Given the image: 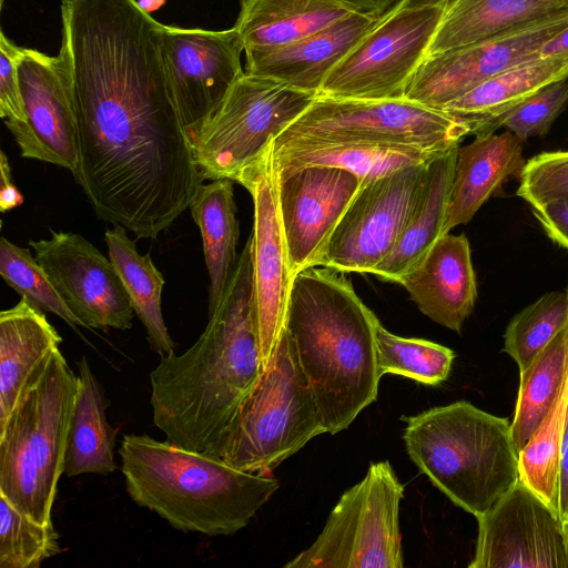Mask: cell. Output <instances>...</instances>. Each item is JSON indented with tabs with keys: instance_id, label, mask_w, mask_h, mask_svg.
Masks as SVG:
<instances>
[{
	"instance_id": "6da1fadb",
	"label": "cell",
	"mask_w": 568,
	"mask_h": 568,
	"mask_svg": "<svg viewBox=\"0 0 568 568\" xmlns=\"http://www.w3.org/2000/svg\"><path fill=\"white\" fill-rule=\"evenodd\" d=\"M78 115L72 172L99 219L156 239L205 180L175 108L159 24L136 0H62Z\"/></svg>"
},
{
	"instance_id": "7a4b0ae2",
	"label": "cell",
	"mask_w": 568,
	"mask_h": 568,
	"mask_svg": "<svg viewBox=\"0 0 568 568\" xmlns=\"http://www.w3.org/2000/svg\"><path fill=\"white\" fill-rule=\"evenodd\" d=\"M263 372L248 237L197 341L150 373L152 416L165 440L222 457L236 415Z\"/></svg>"
},
{
	"instance_id": "3957f363",
	"label": "cell",
	"mask_w": 568,
	"mask_h": 568,
	"mask_svg": "<svg viewBox=\"0 0 568 568\" xmlns=\"http://www.w3.org/2000/svg\"><path fill=\"white\" fill-rule=\"evenodd\" d=\"M375 320L345 273L312 266L295 275L284 328L328 434L377 398Z\"/></svg>"
},
{
	"instance_id": "277c9868",
	"label": "cell",
	"mask_w": 568,
	"mask_h": 568,
	"mask_svg": "<svg viewBox=\"0 0 568 568\" xmlns=\"http://www.w3.org/2000/svg\"><path fill=\"white\" fill-rule=\"evenodd\" d=\"M119 455L131 499L184 532L234 535L280 487L273 475L244 471L145 434L125 435Z\"/></svg>"
},
{
	"instance_id": "5b68a950",
	"label": "cell",
	"mask_w": 568,
	"mask_h": 568,
	"mask_svg": "<svg viewBox=\"0 0 568 568\" xmlns=\"http://www.w3.org/2000/svg\"><path fill=\"white\" fill-rule=\"evenodd\" d=\"M409 458L456 506L485 514L519 479L510 423L458 400L403 417Z\"/></svg>"
},
{
	"instance_id": "8992f818",
	"label": "cell",
	"mask_w": 568,
	"mask_h": 568,
	"mask_svg": "<svg viewBox=\"0 0 568 568\" xmlns=\"http://www.w3.org/2000/svg\"><path fill=\"white\" fill-rule=\"evenodd\" d=\"M77 387L78 375L55 348L0 425V494L41 523L52 521Z\"/></svg>"
},
{
	"instance_id": "52a82bcc",
	"label": "cell",
	"mask_w": 568,
	"mask_h": 568,
	"mask_svg": "<svg viewBox=\"0 0 568 568\" xmlns=\"http://www.w3.org/2000/svg\"><path fill=\"white\" fill-rule=\"evenodd\" d=\"M324 433L320 409L284 328L267 366L240 407L221 458L244 471L272 475Z\"/></svg>"
},
{
	"instance_id": "ba28073f",
	"label": "cell",
	"mask_w": 568,
	"mask_h": 568,
	"mask_svg": "<svg viewBox=\"0 0 568 568\" xmlns=\"http://www.w3.org/2000/svg\"><path fill=\"white\" fill-rule=\"evenodd\" d=\"M316 98L276 80L244 73L219 106L187 135L205 180L235 181Z\"/></svg>"
},
{
	"instance_id": "9c48e42d",
	"label": "cell",
	"mask_w": 568,
	"mask_h": 568,
	"mask_svg": "<svg viewBox=\"0 0 568 568\" xmlns=\"http://www.w3.org/2000/svg\"><path fill=\"white\" fill-rule=\"evenodd\" d=\"M470 134L466 123L408 99L320 97L272 143L287 145L379 143L446 151Z\"/></svg>"
},
{
	"instance_id": "30bf717a",
	"label": "cell",
	"mask_w": 568,
	"mask_h": 568,
	"mask_svg": "<svg viewBox=\"0 0 568 568\" xmlns=\"http://www.w3.org/2000/svg\"><path fill=\"white\" fill-rule=\"evenodd\" d=\"M404 486L390 463H372L346 490L315 541L285 568H402L399 505Z\"/></svg>"
},
{
	"instance_id": "8fae6325",
	"label": "cell",
	"mask_w": 568,
	"mask_h": 568,
	"mask_svg": "<svg viewBox=\"0 0 568 568\" xmlns=\"http://www.w3.org/2000/svg\"><path fill=\"white\" fill-rule=\"evenodd\" d=\"M445 11L440 7L403 9L383 18L329 72L317 95L405 99Z\"/></svg>"
},
{
	"instance_id": "7c38bea8",
	"label": "cell",
	"mask_w": 568,
	"mask_h": 568,
	"mask_svg": "<svg viewBox=\"0 0 568 568\" xmlns=\"http://www.w3.org/2000/svg\"><path fill=\"white\" fill-rule=\"evenodd\" d=\"M428 162L363 183L333 231L320 266L372 274L398 242L423 187Z\"/></svg>"
},
{
	"instance_id": "4fadbf2b",
	"label": "cell",
	"mask_w": 568,
	"mask_h": 568,
	"mask_svg": "<svg viewBox=\"0 0 568 568\" xmlns=\"http://www.w3.org/2000/svg\"><path fill=\"white\" fill-rule=\"evenodd\" d=\"M18 77L26 120L4 121L22 158L62 166L78 165V115L69 55L20 48Z\"/></svg>"
},
{
	"instance_id": "5bb4252c",
	"label": "cell",
	"mask_w": 568,
	"mask_h": 568,
	"mask_svg": "<svg viewBox=\"0 0 568 568\" xmlns=\"http://www.w3.org/2000/svg\"><path fill=\"white\" fill-rule=\"evenodd\" d=\"M169 88L186 136L219 106L245 73L239 32L159 24Z\"/></svg>"
},
{
	"instance_id": "9a60e30c",
	"label": "cell",
	"mask_w": 568,
	"mask_h": 568,
	"mask_svg": "<svg viewBox=\"0 0 568 568\" xmlns=\"http://www.w3.org/2000/svg\"><path fill=\"white\" fill-rule=\"evenodd\" d=\"M252 195L251 234L255 326L263 371L284 329L294 276L280 217L271 150L235 179Z\"/></svg>"
},
{
	"instance_id": "2e32d148",
	"label": "cell",
	"mask_w": 568,
	"mask_h": 568,
	"mask_svg": "<svg viewBox=\"0 0 568 568\" xmlns=\"http://www.w3.org/2000/svg\"><path fill=\"white\" fill-rule=\"evenodd\" d=\"M476 519L469 568H568L558 515L520 479Z\"/></svg>"
},
{
	"instance_id": "e0dca14e",
	"label": "cell",
	"mask_w": 568,
	"mask_h": 568,
	"mask_svg": "<svg viewBox=\"0 0 568 568\" xmlns=\"http://www.w3.org/2000/svg\"><path fill=\"white\" fill-rule=\"evenodd\" d=\"M29 241L38 263L85 328L129 329L133 307L111 260L72 232Z\"/></svg>"
},
{
	"instance_id": "ac0fdd59",
	"label": "cell",
	"mask_w": 568,
	"mask_h": 568,
	"mask_svg": "<svg viewBox=\"0 0 568 568\" xmlns=\"http://www.w3.org/2000/svg\"><path fill=\"white\" fill-rule=\"evenodd\" d=\"M274 172L280 217L295 277L305 268L320 266L333 231L363 181L352 172L325 165Z\"/></svg>"
},
{
	"instance_id": "d6986e66",
	"label": "cell",
	"mask_w": 568,
	"mask_h": 568,
	"mask_svg": "<svg viewBox=\"0 0 568 568\" xmlns=\"http://www.w3.org/2000/svg\"><path fill=\"white\" fill-rule=\"evenodd\" d=\"M567 26L568 19L560 20L428 55L405 98L442 110L490 78L540 58V48Z\"/></svg>"
},
{
	"instance_id": "ffe728a7",
	"label": "cell",
	"mask_w": 568,
	"mask_h": 568,
	"mask_svg": "<svg viewBox=\"0 0 568 568\" xmlns=\"http://www.w3.org/2000/svg\"><path fill=\"white\" fill-rule=\"evenodd\" d=\"M383 18L358 11L291 44L245 55V73L315 93L338 62Z\"/></svg>"
},
{
	"instance_id": "44dd1931",
	"label": "cell",
	"mask_w": 568,
	"mask_h": 568,
	"mask_svg": "<svg viewBox=\"0 0 568 568\" xmlns=\"http://www.w3.org/2000/svg\"><path fill=\"white\" fill-rule=\"evenodd\" d=\"M419 311L456 333L462 332L477 298L466 235L445 234L399 283Z\"/></svg>"
},
{
	"instance_id": "7402d4cb",
	"label": "cell",
	"mask_w": 568,
	"mask_h": 568,
	"mask_svg": "<svg viewBox=\"0 0 568 568\" xmlns=\"http://www.w3.org/2000/svg\"><path fill=\"white\" fill-rule=\"evenodd\" d=\"M568 19V0H458L445 11L428 55Z\"/></svg>"
},
{
	"instance_id": "603a6c76",
	"label": "cell",
	"mask_w": 568,
	"mask_h": 568,
	"mask_svg": "<svg viewBox=\"0 0 568 568\" xmlns=\"http://www.w3.org/2000/svg\"><path fill=\"white\" fill-rule=\"evenodd\" d=\"M525 163L523 140L510 131L479 133L458 146L445 234L467 224L509 178L520 176Z\"/></svg>"
},
{
	"instance_id": "cb8c5ba5",
	"label": "cell",
	"mask_w": 568,
	"mask_h": 568,
	"mask_svg": "<svg viewBox=\"0 0 568 568\" xmlns=\"http://www.w3.org/2000/svg\"><path fill=\"white\" fill-rule=\"evenodd\" d=\"M358 11L351 0H240L234 28L246 55L291 44Z\"/></svg>"
},
{
	"instance_id": "d4e9b609",
	"label": "cell",
	"mask_w": 568,
	"mask_h": 568,
	"mask_svg": "<svg viewBox=\"0 0 568 568\" xmlns=\"http://www.w3.org/2000/svg\"><path fill=\"white\" fill-rule=\"evenodd\" d=\"M564 79H568V57L538 58L490 78L442 111L466 123L470 134L494 132L516 106Z\"/></svg>"
},
{
	"instance_id": "484cf974",
	"label": "cell",
	"mask_w": 568,
	"mask_h": 568,
	"mask_svg": "<svg viewBox=\"0 0 568 568\" xmlns=\"http://www.w3.org/2000/svg\"><path fill=\"white\" fill-rule=\"evenodd\" d=\"M458 146L439 153L428 162L423 187L398 242L372 274L387 282L399 283L445 235Z\"/></svg>"
},
{
	"instance_id": "4316f807",
	"label": "cell",
	"mask_w": 568,
	"mask_h": 568,
	"mask_svg": "<svg viewBox=\"0 0 568 568\" xmlns=\"http://www.w3.org/2000/svg\"><path fill=\"white\" fill-rule=\"evenodd\" d=\"M61 342L43 311L23 297L0 313V425L33 371Z\"/></svg>"
},
{
	"instance_id": "83f0119b",
	"label": "cell",
	"mask_w": 568,
	"mask_h": 568,
	"mask_svg": "<svg viewBox=\"0 0 568 568\" xmlns=\"http://www.w3.org/2000/svg\"><path fill=\"white\" fill-rule=\"evenodd\" d=\"M78 387L64 458V474L108 475L116 469L115 430L106 419L109 400L85 356L78 363Z\"/></svg>"
},
{
	"instance_id": "f1b7e54d",
	"label": "cell",
	"mask_w": 568,
	"mask_h": 568,
	"mask_svg": "<svg viewBox=\"0 0 568 568\" xmlns=\"http://www.w3.org/2000/svg\"><path fill=\"white\" fill-rule=\"evenodd\" d=\"M189 209L201 232L210 276L207 314L211 316L222 300L237 262L240 227L232 180L219 179L201 183Z\"/></svg>"
},
{
	"instance_id": "f546056e",
	"label": "cell",
	"mask_w": 568,
	"mask_h": 568,
	"mask_svg": "<svg viewBox=\"0 0 568 568\" xmlns=\"http://www.w3.org/2000/svg\"><path fill=\"white\" fill-rule=\"evenodd\" d=\"M442 152L409 145L346 142L271 146V161L275 171L310 165L334 166L356 174L365 183L428 162Z\"/></svg>"
},
{
	"instance_id": "4dcf8cb0",
	"label": "cell",
	"mask_w": 568,
	"mask_h": 568,
	"mask_svg": "<svg viewBox=\"0 0 568 568\" xmlns=\"http://www.w3.org/2000/svg\"><path fill=\"white\" fill-rule=\"evenodd\" d=\"M126 229L114 225L108 229L104 240L108 254L126 291L134 314L145 327L149 345L160 356L174 352L162 314V290L164 277L155 267L151 255H141Z\"/></svg>"
},
{
	"instance_id": "1f68e13d",
	"label": "cell",
	"mask_w": 568,
	"mask_h": 568,
	"mask_svg": "<svg viewBox=\"0 0 568 568\" xmlns=\"http://www.w3.org/2000/svg\"><path fill=\"white\" fill-rule=\"evenodd\" d=\"M568 371V324L520 372L511 435L519 450L555 403Z\"/></svg>"
},
{
	"instance_id": "d6a6232c",
	"label": "cell",
	"mask_w": 568,
	"mask_h": 568,
	"mask_svg": "<svg viewBox=\"0 0 568 568\" xmlns=\"http://www.w3.org/2000/svg\"><path fill=\"white\" fill-rule=\"evenodd\" d=\"M568 415V371L546 417L518 453L519 479L558 517V474Z\"/></svg>"
},
{
	"instance_id": "836d02e7",
	"label": "cell",
	"mask_w": 568,
	"mask_h": 568,
	"mask_svg": "<svg viewBox=\"0 0 568 568\" xmlns=\"http://www.w3.org/2000/svg\"><path fill=\"white\" fill-rule=\"evenodd\" d=\"M379 374L399 375L417 383L437 386L452 371L455 353L440 344L408 338L388 332L376 317L374 323Z\"/></svg>"
},
{
	"instance_id": "e575fe53",
	"label": "cell",
	"mask_w": 568,
	"mask_h": 568,
	"mask_svg": "<svg viewBox=\"0 0 568 568\" xmlns=\"http://www.w3.org/2000/svg\"><path fill=\"white\" fill-rule=\"evenodd\" d=\"M567 324V294L547 293L511 318L504 334L503 352L521 372Z\"/></svg>"
},
{
	"instance_id": "d590c367",
	"label": "cell",
	"mask_w": 568,
	"mask_h": 568,
	"mask_svg": "<svg viewBox=\"0 0 568 568\" xmlns=\"http://www.w3.org/2000/svg\"><path fill=\"white\" fill-rule=\"evenodd\" d=\"M53 523H41L0 494V568H39L60 554Z\"/></svg>"
},
{
	"instance_id": "8d00e7d4",
	"label": "cell",
	"mask_w": 568,
	"mask_h": 568,
	"mask_svg": "<svg viewBox=\"0 0 568 568\" xmlns=\"http://www.w3.org/2000/svg\"><path fill=\"white\" fill-rule=\"evenodd\" d=\"M0 275L21 297L50 312L77 329L81 321L69 310L47 273L27 248L6 237L0 240Z\"/></svg>"
},
{
	"instance_id": "74e56055",
	"label": "cell",
	"mask_w": 568,
	"mask_h": 568,
	"mask_svg": "<svg viewBox=\"0 0 568 568\" xmlns=\"http://www.w3.org/2000/svg\"><path fill=\"white\" fill-rule=\"evenodd\" d=\"M517 195L530 206L568 200V151L542 152L528 160Z\"/></svg>"
},
{
	"instance_id": "f35d334b",
	"label": "cell",
	"mask_w": 568,
	"mask_h": 568,
	"mask_svg": "<svg viewBox=\"0 0 568 568\" xmlns=\"http://www.w3.org/2000/svg\"><path fill=\"white\" fill-rule=\"evenodd\" d=\"M568 104V79L551 83L516 106L501 126L525 141L545 135Z\"/></svg>"
},
{
	"instance_id": "ab89813d",
	"label": "cell",
	"mask_w": 568,
	"mask_h": 568,
	"mask_svg": "<svg viewBox=\"0 0 568 568\" xmlns=\"http://www.w3.org/2000/svg\"><path fill=\"white\" fill-rule=\"evenodd\" d=\"M20 47L0 32V116L3 121L23 122L26 113L18 77Z\"/></svg>"
},
{
	"instance_id": "60d3db41",
	"label": "cell",
	"mask_w": 568,
	"mask_h": 568,
	"mask_svg": "<svg viewBox=\"0 0 568 568\" xmlns=\"http://www.w3.org/2000/svg\"><path fill=\"white\" fill-rule=\"evenodd\" d=\"M531 211L547 235L568 250V200L531 206Z\"/></svg>"
},
{
	"instance_id": "b9f144b4",
	"label": "cell",
	"mask_w": 568,
	"mask_h": 568,
	"mask_svg": "<svg viewBox=\"0 0 568 568\" xmlns=\"http://www.w3.org/2000/svg\"><path fill=\"white\" fill-rule=\"evenodd\" d=\"M0 210L10 211L23 203V196L13 183L11 168L6 153L0 151Z\"/></svg>"
},
{
	"instance_id": "7bdbcfd3",
	"label": "cell",
	"mask_w": 568,
	"mask_h": 568,
	"mask_svg": "<svg viewBox=\"0 0 568 568\" xmlns=\"http://www.w3.org/2000/svg\"><path fill=\"white\" fill-rule=\"evenodd\" d=\"M558 513L562 524L568 514V429L565 433L559 463Z\"/></svg>"
},
{
	"instance_id": "ee69618b",
	"label": "cell",
	"mask_w": 568,
	"mask_h": 568,
	"mask_svg": "<svg viewBox=\"0 0 568 568\" xmlns=\"http://www.w3.org/2000/svg\"><path fill=\"white\" fill-rule=\"evenodd\" d=\"M540 58L568 57V26L550 38L539 50Z\"/></svg>"
},
{
	"instance_id": "f6af8a7d",
	"label": "cell",
	"mask_w": 568,
	"mask_h": 568,
	"mask_svg": "<svg viewBox=\"0 0 568 568\" xmlns=\"http://www.w3.org/2000/svg\"><path fill=\"white\" fill-rule=\"evenodd\" d=\"M364 11L372 12L379 18L390 14L404 0H351Z\"/></svg>"
},
{
	"instance_id": "bcb514c9",
	"label": "cell",
	"mask_w": 568,
	"mask_h": 568,
	"mask_svg": "<svg viewBox=\"0 0 568 568\" xmlns=\"http://www.w3.org/2000/svg\"><path fill=\"white\" fill-rule=\"evenodd\" d=\"M458 0H404L394 11L425 7H440L444 8L445 10H448Z\"/></svg>"
},
{
	"instance_id": "7dc6e473",
	"label": "cell",
	"mask_w": 568,
	"mask_h": 568,
	"mask_svg": "<svg viewBox=\"0 0 568 568\" xmlns=\"http://www.w3.org/2000/svg\"><path fill=\"white\" fill-rule=\"evenodd\" d=\"M138 4L142 10L146 13L151 14V12L160 9L166 0H136Z\"/></svg>"
},
{
	"instance_id": "c3c4849f",
	"label": "cell",
	"mask_w": 568,
	"mask_h": 568,
	"mask_svg": "<svg viewBox=\"0 0 568 568\" xmlns=\"http://www.w3.org/2000/svg\"><path fill=\"white\" fill-rule=\"evenodd\" d=\"M562 528H564V534H565V539H566V547H567V552H568V514L566 516V519L562 523Z\"/></svg>"
},
{
	"instance_id": "681fc988",
	"label": "cell",
	"mask_w": 568,
	"mask_h": 568,
	"mask_svg": "<svg viewBox=\"0 0 568 568\" xmlns=\"http://www.w3.org/2000/svg\"><path fill=\"white\" fill-rule=\"evenodd\" d=\"M566 429H568V415H567V425H566Z\"/></svg>"
},
{
	"instance_id": "f907efd6",
	"label": "cell",
	"mask_w": 568,
	"mask_h": 568,
	"mask_svg": "<svg viewBox=\"0 0 568 568\" xmlns=\"http://www.w3.org/2000/svg\"><path fill=\"white\" fill-rule=\"evenodd\" d=\"M566 294H567V300H568V288H567V293Z\"/></svg>"
},
{
	"instance_id": "816d5d0a",
	"label": "cell",
	"mask_w": 568,
	"mask_h": 568,
	"mask_svg": "<svg viewBox=\"0 0 568 568\" xmlns=\"http://www.w3.org/2000/svg\"><path fill=\"white\" fill-rule=\"evenodd\" d=\"M0 1H1V4H2L3 0H0Z\"/></svg>"
}]
</instances>
